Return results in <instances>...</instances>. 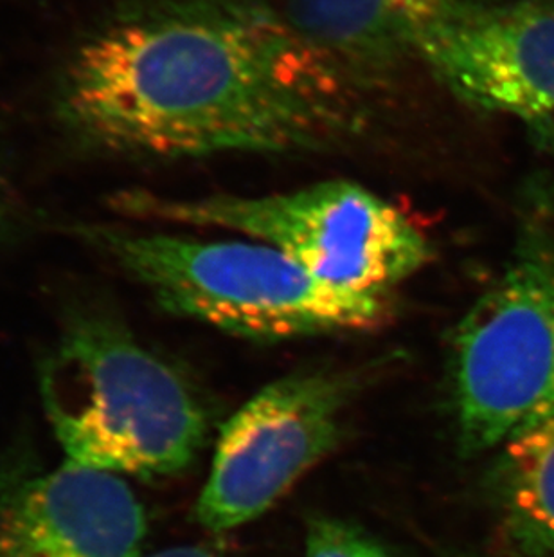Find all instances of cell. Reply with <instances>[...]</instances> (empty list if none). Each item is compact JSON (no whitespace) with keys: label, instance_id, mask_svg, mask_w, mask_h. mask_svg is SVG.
<instances>
[{"label":"cell","instance_id":"cell-1","mask_svg":"<svg viewBox=\"0 0 554 557\" xmlns=\"http://www.w3.org/2000/svg\"><path fill=\"white\" fill-rule=\"evenodd\" d=\"M358 87L260 0H137L71 53L56 116L117 158L317 152L364 126Z\"/></svg>","mask_w":554,"mask_h":557},{"label":"cell","instance_id":"cell-2","mask_svg":"<svg viewBox=\"0 0 554 557\" xmlns=\"http://www.w3.org/2000/svg\"><path fill=\"white\" fill-rule=\"evenodd\" d=\"M40 397L65 462L79 468L163 479L204 446L205 413L186 381L105 310L65 321L40 367Z\"/></svg>","mask_w":554,"mask_h":557},{"label":"cell","instance_id":"cell-3","mask_svg":"<svg viewBox=\"0 0 554 557\" xmlns=\"http://www.w3.org/2000/svg\"><path fill=\"white\" fill-rule=\"evenodd\" d=\"M74 230L167 312L236 336L287 339L369 331L389 318L388 295L328 284L267 244L199 240L114 224Z\"/></svg>","mask_w":554,"mask_h":557},{"label":"cell","instance_id":"cell-4","mask_svg":"<svg viewBox=\"0 0 554 557\" xmlns=\"http://www.w3.org/2000/svg\"><path fill=\"white\" fill-rule=\"evenodd\" d=\"M114 205L137 219L241 233L328 284L367 295H388L435 257L427 235L400 208L351 181L257 197L172 199L131 189Z\"/></svg>","mask_w":554,"mask_h":557},{"label":"cell","instance_id":"cell-5","mask_svg":"<svg viewBox=\"0 0 554 557\" xmlns=\"http://www.w3.org/2000/svg\"><path fill=\"white\" fill-rule=\"evenodd\" d=\"M452 377L466 455L554 413V255L524 244L455 326Z\"/></svg>","mask_w":554,"mask_h":557},{"label":"cell","instance_id":"cell-6","mask_svg":"<svg viewBox=\"0 0 554 557\" xmlns=\"http://www.w3.org/2000/svg\"><path fill=\"white\" fill-rule=\"evenodd\" d=\"M351 384L326 373L268 384L222 428L194 518L227 532L270 509L337 442Z\"/></svg>","mask_w":554,"mask_h":557},{"label":"cell","instance_id":"cell-7","mask_svg":"<svg viewBox=\"0 0 554 557\" xmlns=\"http://www.w3.org/2000/svg\"><path fill=\"white\" fill-rule=\"evenodd\" d=\"M418 59L466 106L522 120L554 152V0H466L425 27Z\"/></svg>","mask_w":554,"mask_h":557},{"label":"cell","instance_id":"cell-8","mask_svg":"<svg viewBox=\"0 0 554 557\" xmlns=\"http://www.w3.org/2000/svg\"><path fill=\"white\" fill-rule=\"evenodd\" d=\"M147 515L123 476L0 462V557H139Z\"/></svg>","mask_w":554,"mask_h":557},{"label":"cell","instance_id":"cell-9","mask_svg":"<svg viewBox=\"0 0 554 557\" xmlns=\"http://www.w3.org/2000/svg\"><path fill=\"white\" fill-rule=\"evenodd\" d=\"M281 13L358 84L418 57V27L383 0H282Z\"/></svg>","mask_w":554,"mask_h":557},{"label":"cell","instance_id":"cell-10","mask_svg":"<svg viewBox=\"0 0 554 557\" xmlns=\"http://www.w3.org/2000/svg\"><path fill=\"white\" fill-rule=\"evenodd\" d=\"M501 447L499 490L507 529L524 553L554 557V413Z\"/></svg>","mask_w":554,"mask_h":557},{"label":"cell","instance_id":"cell-11","mask_svg":"<svg viewBox=\"0 0 554 557\" xmlns=\"http://www.w3.org/2000/svg\"><path fill=\"white\" fill-rule=\"evenodd\" d=\"M304 557H392L380 543L344 521L317 520L310 525Z\"/></svg>","mask_w":554,"mask_h":557},{"label":"cell","instance_id":"cell-12","mask_svg":"<svg viewBox=\"0 0 554 557\" xmlns=\"http://www.w3.org/2000/svg\"><path fill=\"white\" fill-rule=\"evenodd\" d=\"M392 11L418 27L419 35L425 27L438 21L444 13L454 10L455 5L463 4L466 0H383Z\"/></svg>","mask_w":554,"mask_h":557},{"label":"cell","instance_id":"cell-13","mask_svg":"<svg viewBox=\"0 0 554 557\" xmlns=\"http://www.w3.org/2000/svg\"><path fill=\"white\" fill-rule=\"evenodd\" d=\"M139 557H224L221 554L200 547H172L166 550H158V553L144 554Z\"/></svg>","mask_w":554,"mask_h":557},{"label":"cell","instance_id":"cell-14","mask_svg":"<svg viewBox=\"0 0 554 557\" xmlns=\"http://www.w3.org/2000/svg\"><path fill=\"white\" fill-rule=\"evenodd\" d=\"M0 216H2V211H0Z\"/></svg>","mask_w":554,"mask_h":557}]
</instances>
